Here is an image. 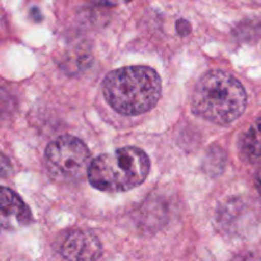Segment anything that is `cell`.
I'll list each match as a JSON object with an SVG mask.
<instances>
[{
    "label": "cell",
    "instance_id": "277c9868",
    "mask_svg": "<svg viewBox=\"0 0 261 261\" xmlns=\"http://www.w3.org/2000/svg\"><path fill=\"white\" fill-rule=\"evenodd\" d=\"M45 160L50 175L55 180L71 182L88 175L91 153L81 139L63 135L47 145Z\"/></svg>",
    "mask_w": 261,
    "mask_h": 261
},
{
    "label": "cell",
    "instance_id": "5b68a950",
    "mask_svg": "<svg viewBox=\"0 0 261 261\" xmlns=\"http://www.w3.org/2000/svg\"><path fill=\"white\" fill-rule=\"evenodd\" d=\"M60 252L68 261H96L101 256L102 246L93 233L71 231L61 241Z\"/></svg>",
    "mask_w": 261,
    "mask_h": 261
},
{
    "label": "cell",
    "instance_id": "6da1fadb",
    "mask_svg": "<svg viewBox=\"0 0 261 261\" xmlns=\"http://www.w3.org/2000/svg\"><path fill=\"white\" fill-rule=\"evenodd\" d=\"M162 82L149 66H125L106 75L102 92L115 111L133 116L149 111L161 97Z\"/></svg>",
    "mask_w": 261,
    "mask_h": 261
},
{
    "label": "cell",
    "instance_id": "3957f363",
    "mask_svg": "<svg viewBox=\"0 0 261 261\" xmlns=\"http://www.w3.org/2000/svg\"><path fill=\"white\" fill-rule=\"evenodd\" d=\"M149 170V158L144 150L137 147H124L92 161L88 180L97 190L121 193L144 182Z\"/></svg>",
    "mask_w": 261,
    "mask_h": 261
},
{
    "label": "cell",
    "instance_id": "8992f818",
    "mask_svg": "<svg viewBox=\"0 0 261 261\" xmlns=\"http://www.w3.org/2000/svg\"><path fill=\"white\" fill-rule=\"evenodd\" d=\"M2 226L4 229H17L31 223L32 216L24 201L10 189L3 188L0 193Z\"/></svg>",
    "mask_w": 261,
    "mask_h": 261
},
{
    "label": "cell",
    "instance_id": "52a82bcc",
    "mask_svg": "<svg viewBox=\"0 0 261 261\" xmlns=\"http://www.w3.org/2000/svg\"><path fill=\"white\" fill-rule=\"evenodd\" d=\"M242 155L250 162L261 161V117L250 127L241 142Z\"/></svg>",
    "mask_w": 261,
    "mask_h": 261
},
{
    "label": "cell",
    "instance_id": "ba28073f",
    "mask_svg": "<svg viewBox=\"0 0 261 261\" xmlns=\"http://www.w3.org/2000/svg\"><path fill=\"white\" fill-rule=\"evenodd\" d=\"M231 261H261V259L254 254H241L234 257V259H232Z\"/></svg>",
    "mask_w": 261,
    "mask_h": 261
},
{
    "label": "cell",
    "instance_id": "9c48e42d",
    "mask_svg": "<svg viewBox=\"0 0 261 261\" xmlns=\"http://www.w3.org/2000/svg\"><path fill=\"white\" fill-rule=\"evenodd\" d=\"M89 2L97 3V4H103V5H119L124 4V3L130 2V0H89Z\"/></svg>",
    "mask_w": 261,
    "mask_h": 261
},
{
    "label": "cell",
    "instance_id": "30bf717a",
    "mask_svg": "<svg viewBox=\"0 0 261 261\" xmlns=\"http://www.w3.org/2000/svg\"><path fill=\"white\" fill-rule=\"evenodd\" d=\"M256 186H257V189H259V191H260V194H261V172L259 173V175H257Z\"/></svg>",
    "mask_w": 261,
    "mask_h": 261
},
{
    "label": "cell",
    "instance_id": "7a4b0ae2",
    "mask_svg": "<svg viewBox=\"0 0 261 261\" xmlns=\"http://www.w3.org/2000/svg\"><path fill=\"white\" fill-rule=\"evenodd\" d=\"M245 107V88L234 76L224 71L204 74L194 88V112L208 121L229 124L244 114Z\"/></svg>",
    "mask_w": 261,
    "mask_h": 261
}]
</instances>
